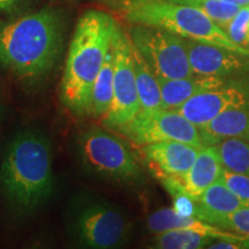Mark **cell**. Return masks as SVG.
I'll return each mask as SVG.
<instances>
[{
	"instance_id": "cell-5",
	"label": "cell",
	"mask_w": 249,
	"mask_h": 249,
	"mask_svg": "<svg viewBox=\"0 0 249 249\" xmlns=\"http://www.w3.org/2000/svg\"><path fill=\"white\" fill-rule=\"evenodd\" d=\"M118 6L132 24L160 28L183 38L223 46L249 57V50L233 43L213 18L189 6L166 0H123Z\"/></svg>"
},
{
	"instance_id": "cell-7",
	"label": "cell",
	"mask_w": 249,
	"mask_h": 249,
	"mask_svg": "<svg viewBox=\"0 0 249 249\" xmlns=\"http://www.w3.org/2000/svg\"><path fill=\"white\" fill-rule=\"evenodd\" d=\"M128 35L134 48L147 61L157 79H181L193 75L181 36L142 24H133Z\"/></svg>"
},
{
	"instance_id": "cell-6",
	"label": "cell",
	"mask_w": 249,
	"mask_h": 249,
	"mask_svg": "<svg viewBox=\"0 0 249 249\" xmlns=\"http://www.w3.org/2000/svg\"><path fill=\"white\" fill-rule=\"evenodd\" d=\"M75 152L83 170L114 185L138 187L145 176L136 156L119 136L97 126L81 130Z\"/></svg>"
},
{
	"instance_id": "cell-17",
	"label": "cell",
	"mask_w": 249,
	"mask_h": 249,
	"mask_svg": "<svg viewBox=\"0 0 249 249\" xmlns=\"http://www.w3.org/2000/svg\"><path fill=\"white\" fill-rule=\"evenodd\" d=\"M200 130L205 145L217 144L224 139H238L249 143V111L224 112L218 114Z\"/></svg>"
},
{
	"instance_id": "cell-18",
	"label": "cell",
	"mask_w": 249,
	"mask_h": 249,
	"mask_svg": "<svg viewBox=\"0 0 249 249\" xmlns=\"http://www.w3.org/2000/svg\"><path fill=\"white\" fill-rule=\"evenodd\" d=\"M134 71H135L136 88L142 111L161 108L160 87L157 76L149 67L147 61L142 58L139 51L133 45Z\"/></svg>"
},
{
	"instance_id": "cell-14",
	"label": "cell",
	"mask_w": 249,
	"mask_h": 249,
	"mask_svg": "<svg viewBox=\"0 0 249 249\" xmlns=\"http://www.w3.org/2000/svg\"><path fill=\"white\" fill-rule=\"evenodd\" d=\"M231 77L205 76L193 74L181 79H158L161 95V108L178 110L193 96L223 85Z\"/></svg>"
},
{
	"instance_id": "cell-16",
	"label": "cell",
	"mask_w": 249,
	"mask_h": 249,
	"mask_svg": "<svg viewBox=\"0 0 249 249\" xmlns=\"http://www.w3.org/2000/svg\"><path fill=\"white\" fill-rule=\"evenodd\" d=\"M195 202V217L211 225H213L218 218H222L242 207H246L245 202L234 194L222 180L208 187L196 198Z\"/></svg>"
},
{
	"instance_id": "cell-13",
	"label": "cell",
	"mask_w": 249,
	"mask_h": 249,
	"mask_svg": "<svg viewBox=\"0 0 249 249\" xmlns=\"http://www.w3.org/2000/svg\"><path fill=\"white\" fill-rule=\"evenodd\" d=\"M223 171L224 164L217 145H204L200 149L188 172L178 178L185 191L196 200L208 187L219 181Z\"/></svg>"
},
{
	"instance_id": "cell-25",
	"label": "cell",
	"mask_w": 249,
	"mask_h": 249,
	"mask_svg": "<svg viewBox=\"0 0 249 249\" xmlns=\"http://www.w3.org/2000/svg\"><path fill=\"white\" fill-rule=\"evenodd\" d=\"M213 226L226 230V231L230 230V231L249 238V205L242 207L222 218H218L213 223Z\"/></svg>"
},
{
	"instance_id": "cell-4",
	"label": "cell",
	"mask_w": 249,
	"mask_h": 249,
	"mask_svg": "<svg viewBox=\"0 0 249 249\" xmlns=\"http://www.w3.org/2000/svg\"><path fill=\"white\" fill-rule=\"evenodd\" d=\"M71 245L85 249H116L128 244L133 224L119 205L91 194L71 198L65 213Z\"/></svg>"
},
{
	"instance_id": "cell-2",
	"label": "cell",
	"mask_w": 249,
	"mask_h": 249,
	"mask_svg": "<svg viewBox=\"0 0 249 249\" xmlns=\"http://www.w3.org/2000/svg\"><path fill=\"white\" fill-rule=\"evenodd\" d=\"M55 191L51 140L38 128L20 129L9 140L0 163V196L17 217L37 213Z\"/></svg>"
},
{
	"instance_id": "cell-11",
	"label": "cell",
	"mask_w": 249,
	"mask_h": 249,
	"mask_svg": "<svg viewBox=\"0 0 249 249\" xmlns=\"http://www.w3.org/2000/svg\"><path fill=\"white\" fill-rule=\"evenodd\" d=\"M183 44L193 74L218 77L249 75V57L247 55L195 39L183 38Z\"/></svg>"
},
{
	"instance_id": "cell-23",
	"label": "cell",
	"mask_w": 249,
	"mask_h": 249,
	"mask_svg": "<svg viewBox=\"0 0 249 249\" xmlns=\"http://www.w3.org/2000/svg\"><path fill=\"white\" fill-rule=\"evenodd\" d=\"M156 178L160 179L165 191L169 193L172 198L173 209L181 216L195 217L196 202L191 195L183 188L182 182L180 181L178 177L169 176V174L156 173Z\"/></svg>"
},
{
	"instance_id": "cell-31",
	"label": "cell",
	"mask_w": 249,
	"mask_h": 249,
	"mask_svg": "<svg viewBox=\"0 0 249 249\" xmlns=\"http://www.w3.org/2000/svg\"><path fill=\"white\" fill-rule=\"evenodd\" d=\"M248 43H249V29H248Z\"/></svg>"
},
{
	"instance_id": "cell-15",
	"label": "cell",
	"mask_w": 249,
	"mask_h": 249,
	"mask_svg": "<svg viewBox=\"0 0 249 249\" xmlns=\"http://www.w3.org/2000/svg\"><path fill=\"white\" fill-rule=\"evenodd\" d=\"M148 230L154 234L171 231V230H196L207 233L216 239H229V240H246L248 236H244L234 232H229L226 230H220L219 227L211 225L198 219L196 217L181 216L173 208H164L152 213L147 219Z\"/></svg>"
},
{
	"instance_id": "cell-8",
	"label": "cell",
	"mask_w": 249,
	"mask_h": 249,
	"mask_svg": "<svg viewBox=\"0 0 249 249\" xmlns=\"http://www.w3.org/2000/svg\"><path fill=\"white\" fill-rule=\"evenodd\" d=\"M112 49L114 55L113 98L102 123L107 128L119 130L141 110L134 71L133 43L128 33L119 24L112 40Z\"/></svg>"
},
{
	"instance_id": "cell-21",
	"label": "cell",
	"mask_w": 249,
	"mask_h": 249,
	"mask_svg": "<svg viewBox=\"0 0 249 249\" xmlns=\"http://www.w3.org/2000/svg\"><path fill=\"white\" fill-rule=\"evenodd\" d=\"M216 145L226 169L249 177V143L238 139H224Z\"/></svg>"
},
{
	"instance_id": "cell-12",
	"label": "cell",
	"mask_w": 249,
	"mask_h": 249,
	"mask_svg": "<svg viewBox=\"0 0 249 249\" xmlns=\"http://www.w3.org/2000/svg\"><path fill=\"white\" fill-rule=\"evenodd\" d=\"M200 147L178 141H164L143 144L142 154L149 163L154 165L156 173L181 177L188 172L196 157Z\"/></svg>"
},
{
	"instance_id": "cell-1",
	"label": "cell",
	"mask_w": 249,
	"mask_h": 249,
	"mask_svg": "<svg viewBox=\"0 0 249 249\" xmlns=\"http://www.w3.org/2000/svg\"><path fill=\"white\" fill-rule=\"evenodd\" d=\"M68 27L66 11L54 6L0 18V67L27 88L43 85L60 64Z\"/></svg>"
},
{
	"instance_id": "cell-24",
	"label": "cell",
	"mask_w": 249,
	"mask_h": 249,
	"mask_svg": "<svg viewBox=\"0 0 249 249\" xmlns=\"http://www.w3.org/2000/svg\"><path fill=\"white\" fill-rule=\"evenodd\" d=\"M248 29H249V6H245L239 9L234 18L227 23L225 33L232 39L233 43L241 48L249 50L248 43Z\"/></svg>"
},
{
	"instance_id": "cell-3",
	"label": "cell",
	"mask_w": 249,
	"mask_h": 249,
	"mask_svg": "<svg viewBox=\"0 0 249 249\" xmlns=\"http://www.w3.org/2000/svg\"><path fill=\"white\" fill-rule=\"evenodd\" d=\"M118 24L111 14L99 9H88L77 20L59 86L61 104L73 116H90L93 83L111 50Z\"/></svg>"
},
{
	"instance_id": "cell-20",
	"label": "cell",
	"mask_w": 249,
	"mask_h": 249,
	"mask_svg": "<svg viewBox=\"0 0 249 249\" xmlns=\"http://www.w3.org/2000/svg\"><path fill=\"white\" fill-rule=\"evenodd\" d=\"M214 239L216 238L196 230H171L155 234L150 247L157 249H201L209 247Z\"/></svg>"
},
{
	"instance_id": "cell-22",
	"label": "cell",
	"mask_w": 249,
	"mask_h": 249,
	"mask_svg": "<svg viewBox=\"0 0 249 249\" xmlns=\"http://www.w3.org/2000/svg\"><path fill=\"white\" fill-rule=\"evenodd\" d=\"M166 1L189 6V7L197 9L213 18L214 22L223 29H225L227 23L234 18V15L241 8L236 5L223 1V0H166Z\"/></svg>"
},
{
	"instance_id": "cell-28",
	"label": "cell",
	"mask_w": 249,
	"mask_h": 249,
	"mask_svg": "<svg viewBox=\"0 0 249 249\" xmlns=\"http://www.w3.org/2000/svg\"><path fill=\"white\" fill-rule=\"evenodd\" d=\"M223 1L229 2V4H233L239 6V7H245V6H249V0H223Z\"/></svg>"
},
{
	"instance_id": "cell-10",
	"label": "cell",
	"mask_w": 249,
	"mask_h": 249,
	"mask_svg": "<svg viewBox=\"0 0 249 249\" xmlns=\"http://www.w3.org/2000/svg\"><path fill=\"white\" fill-rule=\"evenodd\" d=\"M232 110L249 111V75L227 79L216 88L193 96L176 111L200 129L218 114Z\"/></svg>"
},
{
	"instance_id": "cell-30",
	"label": "cell",
	"mask_w": 249,
	"mask_h": 249,
	"mask_svg": "<svg viewBox=\"0 0 249 249\" xmlns=\"http://www.w3.org/2000/svg\"><path fill=\"white\" fill-rule=\"evenodd\" d=\"M114 1H116V2H117V4H118V2H120V1H123V0H114Z\"/></svg>"
},
{
	"instance_id": "cell-26",
	"label": "cell",
	"mask_w": 249,
	"mask_h": 249,
	"mask_svg": "<svg viewBox=\"0 0 249 249\" xmlns=\"http://www.w3.org/2000/svg\"><path fill=\"white\" fill-rule=\"evenodd\" d=\"M220 180L229 187L231 191L239 196L246 205H249V177L246 174L234 172L226 169L224 166V171Z\"/></svg>"
},
{
	"instance_id": "cell-9",
	"label": "cell",
	"mask_w": 249,
	"mask_h": 249,
	"mask_svg": "<svg viewBox=\"0 0 249 249\" xmlns=\"http://www.w3.org/2000/svg\"><path fill=\"white\" fill-rule=\"evenodd\" d=\"M117 132L140 145L164 141L183 142L200 148L205 145L201 130L176 110H140L130 123Z\"/></svg>"
},
{
	"instance_id": "cell-29",
	"label": "cell",
	"mask_w": 249,
	"mask_h": 249,
	"mask_svg": "<svg viewBox=\"0 0 249 249\" xmlns=\"http://www.w3.org/2000/svg\"><path fill=\"white\" fill-rule=\"evenodd\" d=\"M1 111H2V105H1V96H0V126H1Z\"/></svg>"
},
{
	"instance_id": "cell-19",
	"label": "cell",
	"mask_w": 249,
	"mask_h": 249,
	"mask_svg": "<svg viewBox=\"0 0 249 249\" xmlns=\"http://www.w3.org/2000/svg\"><path fill=\"white\" fill-rule=\"evenodd\" d=\"M113 75H114V55L113 49L108 51L104 64L99 71L91 93V107L90 117L102 120L107 114L113 98Z\"/></svg>"
},
{
	"instance_id": "cell-32",
	"label": "cell",
	"mask_w": 249,
	"mask_h": 249,
	"mask_svg": "<svg viewBox=\"0 0 249 249\" xmlns=\"http://www.w3.org/2000/svg\"><path fill=\"white\" fill-rule=\"evenodd\" d=\"M95 1H99V0H95Z\"/></svg>"
},
{
	"instance_id": "cell-27",
	"label": "cell",
	"mask_w": 249,
	"mask_h": 249,
	"mask_svg": "<svg viewBox=\"0 0 249 249\" xmlns=\"http://www.w3.org/2000/svg\"><path fill=\"white\" fill-rule=\"evenodd\" d=\"M40 0H0V15L14 18L36 8Z\"/></svg>"
}]
</instances>
